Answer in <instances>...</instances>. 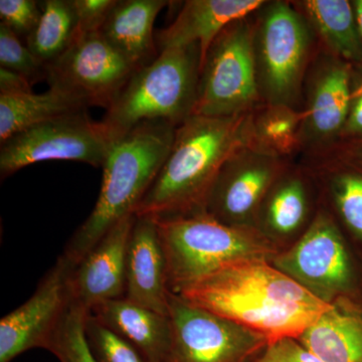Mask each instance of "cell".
<instances>
[{"mask_svg": "<svg viewBox=\"0 0 362 362\" xmlns=\"http://www.w3.org/2000/svg\"><path fill=\"white\" fill-rule=\"evenodd\" d=\"M85 334L96 362H149L133 345L90 313L86 317Z\"/></svg>", "mask_w": 362, "mask_h": 362, "instance_id": "cell-27", "label": "cell"}, {"mask_svg": "<svg viewBox=\"0 0 362 362\" xmlns=\"http://www.w3.org/2000/svg\"><path fill=\"white\" fill-rule=\"evenodd\" d=\"M270 263L323 303H362V255L321 202L301 239Z\"/></svg>", "mask_w": 362, "mask_h": 362, "instance_id": "cell-7", "label": "cell"}, {"mask_svg": "<svg viewBox=\"0 0 362 362\" xmlns=\"http://www.w3.org/2000/svg\"><path fill=\"white\" fill-rule=\"evenodd\" d=\"M32 86L26 78L18 74L0 68V94L28 92L32 90Z\"/></svg>", "mask_w": 362, "mask_h": 362, "instance_id": "cell-35", "label": "cell"}, {"mask_svg": "<svg viewBox=\"0 0 362 362\" xmlns=\"http://www.w3.org/2000/svg\"><path fill=\"white\" fill-rule=\"evenodd\" d=\"M264 0H188L175 20L156 35L158 51L197 45L201 66L209 47L226 26L251 16Z\"/></svg>", "mask_w": 362, "mask_h": 362, "instance_id": "cell-19", "label": "cell"}, {"mask_svg": "<svg viewBox=\"0 0 362 362\" xmlns=\"http://www.w3.org/2000/svg\"><path fill=\"white\" fill-rule=\"evenodd\" d=\"M118 0H73L80 33L99 32Z\"/></svg>", "mask_w": 362, "mask_h": 362, "instance_id": "cell-32", "label": "cell"}, {"mask_svg": "<svg viewBox=\"0 0 362 362\" xmlns=\"http://www.w3.org/2000/svg\"><path fill=\"white\" fill-rule=\"evenodd\" d=\"M303 109L262 104L252 114L255 141L278 156L290 159L300 152Z\"/></svg>", "mask_w": 362, "mask_h": 362, "instance_id": "cell-26", "label": "cell"}, {"mask_svg": "<svg viewBox=\"0 0 362 362\" xmlns=\"http://www.w3.org/2000/svg\"><path fill=\"white\" fill-rule=\"evenodd\" d=\"M290 163L256 141L240 147L221 168L204 213L226 225L256 228L262 202Z\"/></svg>", "mask_w": 362, "mask_h": 362, "instance_id": "cell-11", "label": "cell"}, {"mask_svg": "<svg viewBox=\"0 0 362 362\" xmlns=\"http://www.w3.org/2000/svg\"><path fill=\"white\" fill-rule=\"evenodd\" d=\"M298 340L324 362H362V303L331 305Z\"/></svg>", "mask_w": 362, "mask_h": 362, "instance_id": "cell-23", "label": "cell"}, {"mask_svg": "<svg viewBox=\"0 0 362 362\" xmlns=\"http://www.w3.org/2000/svg\"><path fill=\"white\" fill-rule=\"evenodd\" d=\"M135 218L129 214L119 221L74 268V301L85 310L125 297L126 256Z\"/></svg>", "mask_w": 362, "mask_h": 362, "instance_id": "cell-16", "label": "cell"}, {"mask_svg": "<svg viewBox=\"0 0 362 362\" xmlns=\"http://www.w3.org/2000/svg\"><path fill=\"white\" fill-rule=\"evenodd\" d=\"M75 265L64 255L40 281L33 296L0 321V362H11L33 349H49L74 301Z\"/></svg>", "mask_w": 362, "mask_h": 362, "instance_id": "cell-12", "label": "cell"}, {"mask_svg": "<svg viewBox=\"0 0 362 362\" xmlns=\"http://www.w3.org/2000/svg\"><path fill=\"white\" fill-rule=\"evenodd\" d=\"M169 4L166 0H118L99 32L138 70L158 57L153 26Z\"/></svg>", "mask_w": 362, "mask_h": 362, "instance_id": "cell-20", "label": "cell"}, {"mask_svg": "<svg viewBox=\"0 0 362 362\" xmlns=\"http://www.w3.org/2000/svg\"><path fill=\"white\" fill-rule=\"evenodd\" d=\"M256 362H324L297 339L286 337L268 345Z\"/></svg>", "mask_w": 362, "mask_h": 362, "instance_id": "cell-31", "label": "cell"}, {"mask_svg": "<svg viewBox=\"0 0 362 362\" xmlns=\"http://www.w3.org/2000/svg\"><path fill=\"white\" fill-rule=\"evenodd\" d=\"M362 138V95L352 99L346 122L340 136V141Z\"/></svg>", "mask_w": 362, "mask_h": 362, "instance_id": "cell-33", "label": "cell"}, {"mask_svg": "<svg viewBox=\"0 0 362 362\" xmlns=\"http://www.w3.org/2000/svg\"><path fill=\"white\" fill-rule=\"evenodd\" d=\"M252 54L262 104L302 109L305 81L319 49L292 1H265L252 14Z\"/></svg>", "mask_w": 362, "mask_h": 362, "instance_id": "cell-6", "label": "cell"}, {"mask_svg": "<svg viewBox=\"0 0 362 362\" xmlns=\"http://www.w3.org/2000/svg\"><path fill=\"white\" fill-rule=\"evenodd\" d=\"M254 112L228 118L192 115L178 126L170 151L136 216L173 218L204 213L225 162L255 141Z\"/></svg>", "mask_w": 362, "mask_h": 362, "instance_id": "cell-2", "label": "cell"}, {"mask_svg": "<svg viewBox=\"0 0 362 362\" xmlns=\"http://www.w3.org/2000/svg\"><path fill=\"white\" fill-rule=\"evenodd\" d=\"M308 21L319 47L345 63H362V35L356 7L347 0L292 1Z\"/></svg>", "mask_w": 362, "mask_h": 362, "instance_id": "cell-22", "label": "cell"}, {"mask_svg": "<svg viewBox=\"0 0 362 362\" xmlns=\"http://www.w3.org/2000/svg\"><path fill=\"white\" fill-rule=\"evenodd\" d=\"M352 66L319 47L305 81L300 152L321 156L340 140L351 106Z\"/></svg>", "mask_w": 362, "mask_h": 362, "instance_id": "cell-14", "label": "cell"}, {"mask_svg": "<svg viewBox=\"0 0 362 362\" xmlns=\"http://www.w3.org/2000/svg\"><path fill=\"white\" fill-rule=\"evenodd\" d=\"M88 312L74 304L65 322L57 333L49 351L59 362H96L90 354L85 334V320Z\"/></svg>", "mask_w": 362, "mask_h": 362, "instance_id": "cell-28", "label": "cell"}, {"mask_svg": "<svg viewBox=\"0 0 362 362\" xmlns=\"http://www.w3.org/2000/svg\"><path fill=\"white\" fill-rule=\"evenodd\" d=\"M42 16L26 45L45 68L56 63L80 35L77 14L73 0L40 1Z\"/></svg>", "mask_w": 362, "mask_h": 362, "instance_id": "cell-25", "label": "cell"}, {"mask_svg": "<svg viewBox=\"0 0 362 362\" xmlns=\"http://www.w3.org/2000/svg\"><path fill=\"white\" fill-rule=\"evenodd\" d=\"M320 202L362 255V166L339 157H306Z\"/></svg>", "mask_w": 362, "mask_h": 362, "instance_id": "cell-18", "label": "cell"}, {"mask_svg": "<svg viewBox=\"0 0 362 362\" xmlns=\"http://www.w3.org/2000/svg\"><path fill=\"white\" fill-rule=\"evenodd\" d=\"M173 293L263 335L268 345L298 339L330 308L268 259L230 264Z\"/></svg>", "mask_w": 362, "mask_h": 362, "instance_id": "cell-1", "label": "cell"}, {"mask_svg": "<svg viewBox=\"0 0 362 362\" xmlns=\"http://www.w3.org/2000/svg\"><path fill=\"white\" fill-rule=\"evenodd\" d=\"M176 128L166 122L142 123L112 144L96 204L63 252L73 265L119 221L135 214L170 151Z\"/></svg>", "mask_w": 362, "mask_h": 362, "instance_id": "cell-3", "label": "cell"}, {"mask_svg": "<svg viewBox=\"0 0 362 362\" xmlns=\"http://www.w3.org/2000/svg\"><path fill=\"white\" fill-rule=\"evenodd\" d=\"M129 342L149 362H162L170 340L168 315L133 303L127 298L97 305L89 312Z\"/></svg>", "mask_w": 362, "mask_h": 362, "instance_id": "cell-21", "label": "cell"}, {"mask_svg": "<svg viewBox=\"0 0 362 362\" xmlns=\"http://www.w3.org/2000/svg\"><path fill=\"white\" fill-rule=\"evenodd\" d=\"M170 340L162 362H256L265 337L169 292Z\"/></svg>", "mask_w": 362, "mask_h": 362, "instance_id": "cell-10", "label": "cell"}, {"mask_svg": "<svg viewBox=\"0 0 362 362\" xmlns=\"http://www.w3.org/2000/svg\"><path fill=\"white\" fill-rule=\"evenodd\" d=\"M169 292L166 259L156 218L136 216L126 256L125 298L168 315Z\"/></svg>", "mask_w": 362, "mask_h": 362, "instance_id": "cell-17", "label": "cell"}, {"mask_svg": "<svg viewBox=\"0 0 362 362\" xmlns=\"http://www.w3.org/2000/svg\"><path fill=\"white\" fill-rule=\"evenodd\" d=\"M262 105L252 54V14L216 37L202 62L194 115L228 118Z\"/></svg>", "mask_w": 362, "mask_h": 362, "instance_id": "cell-8", "label": "cell"}, {"mask_svg": "<svg viewBox=\"0 0 362 362\" xmlns=\"http://www.w3.org/2000/svg\"><path fill=\"white\" fill-rule=\"evenodd\" d=\"M42 16L40 2L35 0H1L0 23L7 26L16 35L33 33Z\"/></svg>", "mask_w": 362, "mask_h": 362, "instance_id": "cell-30", "label": "cell"}, {"mask_svg": "<svg viewBox=\"0 0 362 362\" xmlns=\"http://www.w3.org/2000/svg\"><path fill=\"white\" fill-rule=\"evenodd\" d=\"M102 121L87 109L37 124L0 143L1 180L39 162L77 161L102 168L112 144Z\"/></svg>", "mask_w": 362, "mask_h": 362, "instance_id": "cell-9", "label": "cell"}, {"mask_svg": "<svg viewBox=\"0 0 362 362\" xmlns=\"http://www.w3.org/2000/svg\"><path fill=\"white\" fill-rule=\"evenodd\" d=\"M354 7H356L357 21H358L359 28H361V32L362 35V0H356V1H354ZM362 95V81L361 84L357 86L356 89L354 90V94H352V99L354 98L361 96Z\"/></svg>", "mask_w": 362, "mask_h": 362, "instance_id": "cell-36", "label": "cell"}, {"mask_svg": "<svg viewBox=\"0 0 362 362\" xmlns=\"http://www.w3.org/2000/svg\"><path fill=\"white\" fill-rule=\"evenodd\" d=\"M319 204L318 188L308 169L290 163L262 202L255 228L284 251L308 230Z\"/></svg>", "mask_w": 362, "mask_h": 362, "instance_id": "cell-15", "label": "cell"}, {"mask_svg": "<svg viewBox=\"0 0 362 362\" xmlns=\"http://www.w3.org/2000/svg\"><path fill=\"white\" fill-rule=\"evenodd\" d=\"M136 69L100 32L80 33L70 49L47 66L49 87L83 100L88 106L107 109Z\"/></svg>", "mask_w": 362, "mask_h": 362, "instance_id": "cell-13", "label": "cell"}, {"mask_svg": "<svg viewBox=\"0 0 362 362\" xmlns=\"http://www.w3.org/2000/svg\"><path fill=\"white\" fill-rule=\"evenodd\" d=\"M201 75L197 45L159 52L148 65L138 69L106 110L102 123L112 140L146 122L178 127L194 115Z\"/></svg>", "mask_w": 362, "mask_h": 362, "instance_id": "cell-4", "label": "cell"}, {"mask_svg": "<svg viewBox=\"0 0 362 362\" xmlns=\"http://www.w3.org/2000/svg\"><path fill=\"white\" fill-rule=\"evenodd\" d=\"M88 107L83 100L56 88L44 93L0 94V143L37 124Z\"/></svg>", "mask_w": 362, "mask_h": 362, "instance_id": "cell-24", "label": "cell"}, {"mask_svg": "<svg viewBox=\"0 0 362 362\" xmlns=\"http://www.w3.org/2000/svg\"><path fill=\"white\" fill-rule=\"evenodd\" d=\"M0 68L26 78L30 84L47 78V68L21 42L18 35L0 23Z\"/></svg>", "mask_w": 362, "mask_h": 362, "instance_id": "cell-29", "label": "cell"}, {"mask_svg": "<svg viewBox=\"0 0 362 362\" xmlns=\"http://www.w3.org/2000/svg\"><path fill=\"white\" fill-rule=\"evenodd\" d=\"M323 154L339 157V158L354 162L357 165L362 166V138L338 142L329 151Z\"/></svg>", "mask_w": 362, "mask_h": 362, "instance_id": "cell-34", "label": "cell"}, {"mask_svg": "<svg viewBox=\"0 0 362 362\" xmlns=\"http://www.w3.org/2000/svg\"><path fill=\"white\" fill-rule=\"evenodd\" d=\"M156 220L170 292L230 264L271 261L281 252L257 228L226 225L206 213Z\"/></svg>", "mask_w": 362, "mask_h": 362, "instance_id": "cell-5", "label": "cell"}]
</instances>
